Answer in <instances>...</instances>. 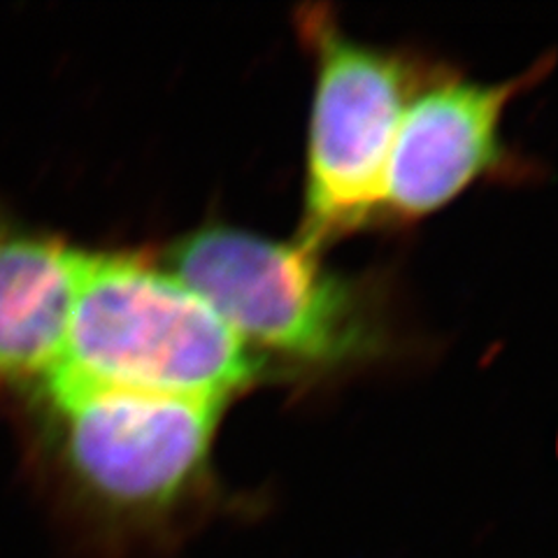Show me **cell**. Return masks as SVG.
<instances>
[{
	"label": "cell",
	"mask_w": 558,
	"mask_h": 558,
	"mask_svg": "<svg viewBox=\"0 0 558 558\" xmlns=\"http://www.w3.org/2000/svg\"><path fill=\"white\" fill-rule=\"evenodd\" d=\"M26 465L73 558H174L221 510L229 403L45 379L14 396Z\"/></svg>",
	"instance_id": "cell-1"
},
{
	"label": "cell",
	"mask_w": 558,
	"mask_h": 558,
	"mask_svg": "<svg viewBox=\"0 0 558 558\" xmlns=\"http://www.w3.org/2000/svg\"><path fill=\"white\" fill-rule=\"evenodd\" d=\"M266 373L268 365L159 260L86 252L61 361L51 377L229 403Z\"/></svg>",
	"instance_id": "cell-2"
},
{
	"label": "cell",
	"mask_w": 558,
	"mask_h": 558,
	"mask_svg": "<svg viewBox=\"0 0 558 558\" xmlns=\"http://www.w3.org/2000/svg\"><path fill=\"white\" fill-rule=\"evenodd\" d=\"M159 264L213 307L268 365L340 371L375 359L384 317L368 287L330 270L303 242H277L233 226H201Z\"/></svg>",
	"instance_id": "cell-3"
},
{
	"label": "cell",
	"mask_w": 558,
	"mask_h": 558,
	"mask_svg": "<svg viewBox=\"0 0 558 558\" xmlns=\"http://www.w3.org/2000/svg\"><path fill=\"white\" fill-rule=\"evenodd\" d=\"M299 31L314 59L301 242L322 252L379 221L400 119L433 75L412 57L347 35L328 8L301 10Z\"/></svg>",
	"instance_id": "cell-4"
},
{
	"label": "cell",
	"mask_w": 558,
	"mask_h": 558,
	"mask_svg": "<svg viewBox=\"0 0 558 558\" xmlns=\"http://www.w3.org/2000/svg\"><path fill=\"white\" fill-rule=\"evenodd\" d=\"M549 63H535L529 73L496 84L433 75L400 119L384 174L379 219L418 221L488 174L508 170L505 112L521 92L543 80Z\"/></svg>",
	"instance_id": "cell-5"
},
{
	"label": "cell",
	"mask_w": 558,
	"mask_h": 558,
	"mask_svg": "<svg viewBox=\"0 0 558 558\" xmlns=\"http://www.w3.org/2000/svg\"><path fill=\"white\" fill-rule=\"evenodd\" d=\"M86 252L0 205V389L57 373Z\"/></svg>",
	"instance_id": "cell-6"
}]
</instances>
